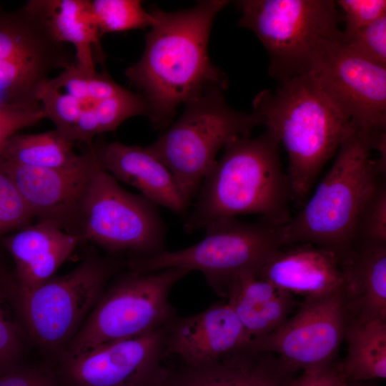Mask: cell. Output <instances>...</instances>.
Segmentation results:
<instances>
[{
  "mask_svg": "<svg viewBox=\"0 0 386 386\" xmlns=\"http://www.w3.org/2000/svg\"><path fill=\"white\" fill-rule=\"evenodd\" d=\"M91 9L99 34L121 32L151 27L152 12H147L138 0H93Z\"/></svg>",
  "mask_w": 386,
  "mask_h": 386,
  "instance_id": "obj_27",
  "label": "cell"
},
{
  "mask_svg": "<svg viewBox=\"0 0 386 386\" xmlns=\"http://www.w3.org/2000/svg\"><path fill=\"white\" fill-rule=\"evenodd\" d=\"M74 61V53L27 3L13 11L0 9V106H41L49 74Z\"/></svg>",
  "mask_w": 386,
  "mask_h": 386,
  "instance_id": "obj_12",
  "label": "cell"
},
{
  "mask_svg": "<svg viewBox=\"0 0 386 386\" xmlns=\"http://www.w3.org/2000/svg\"><path fill=\"white\" fill-rule=\"evenodd\" d=\"M347 386H375L371 381L368 382H349Z\"/></svg>",
  "mask_w": 386,
  "mask_h": 386,
  "instance_id": "obj_36",
  "label": "cell"
},
{
  "mask_svg": "<svg viewBox=\"0 0 386 386\" xmlns=\"http://www.w3.org/2000/svg\"><path fill=\"white\" fill-rule=\"evenodd\" d=\"M9 279L0 267V375L19 367L24 349L21 327L8 311L11 303Z\"/></svg>",
  "mask_w": 386,
  "mask_h": 386,
  "instance_id": "obj_29",
  "label": "cell"
},
{
  "mask_svg": "<svg viewBox=\"0 0 386 386\" xmlns=\"http://www.w3.org/2000/svg\"><path fill=\"white\" fill-rule=\"evenodd\" d=\"M34 217L0 160V239L31 224Z\"/></svg>",
  "mask_w": 386,
  "mask_h": 386,
  "instance_id": "obj_30",
  "label": "cell"
},
{
  "mask_svg": "<svg viewBox=\"0 0 386 386\" xmlns=\"http://www.w3.org/2000/svg\"><path fill=\"white\" fill-rule=\"evenodd\" d=\"M252 338L227 301L167 327L165 355L175 356L184 367H195L249 348Z\"/></svg>",
  "mask_w": 386,
  "mask_h": 386,
  "instance_id": "obj_17",
  "label": "cell"
},
{
  "mask_svg": "<svg viewBox=\"0 0 386 386\" xmlns=\"http://www.w3.org/2000/svg\"><path fill=\"white\" fill-rule=\"evenodd\" d=\"M114 272V265L89 256L67 274L29 290L9 278V297L24 337L44 354L56 357L79 330Z\"/></svg>",
  "mask_w": 386,
  "mask_h": 386,
  "instance_id": "obj_5",
  "label": "cell"
},
{
  "mask_svg": "<svg viewBox=\"0 0 386 386\" xmlns=\"http://www.w3.org/2000/svg\"><path fill=\"white\" fill-rule=\"evenodd\" d=\"M366 244H386L385 179L378 182L363 204L354 227L351 248Z\"/></svg>",
  "mask_w": 386,
  "mask_h": 386,
  "instance_id": "obj_28",
  "label": "cell"
},
{
  "mask_svg": "<svg viewBox=\"0 0 386 386\" xmlns=\"http://www.w3.org/2000/svg\"><path fill=\"white\" fill-rule=\"evenodd\" d=\"M345 339V358L340 361L349 382H368L386 377V319H348Z\"/></svg>",
  "mask_w": 386,
  "mask_h": 386,
  "instance_id": "obj_25",
  "label": "cell"
},
{
  "mask_svg": "<svg viewBox=\"0 0 386 386\" xmlns=\"http://www.w3.org/2000/svg\"><path fill=\"white\" fill-rule=\"evenodd\" d=\"M340 361L303 370L297 377H293L289 386H347Z\"/></svg>",
  "mask_w": 386,
  "mask_h": 386,
  "instance_id": "obj_34",
  "label": "cell"
},
{
  "mask_svg": "<svg viewBox=\"0 0 386 386\" xmlns=\"http://www.w3.org/2000/svg\"><path fill=\"white\" fill-rule=\"evenodd\" d=\"M223 91L209 89L187 102L181 117L149 145L170 170L190 204L215 164L218 152L233 139L250 135L262 124L254 112L229 106Z\"/></svg>",
  "mask_w": 386,
  "mask_h": 386,
  "instance_id": "obj_6",
  "label": "cell"
},
{
  "mask_svg": "<svg viewBox=\"0 0 386 386\" xmlns=\"http://www.w3.org/2000/svg\"><path fill=\"white\" fill-rule=\"evenodd\" d=\"M342 263L348 319H386V244L354 246Z\"/></svg>",
  "mask_w": 386,
  "mask_h": 386,
  "instance_id": "obj_23",
  "label": "cell"
},
{
  "mask_svg": "<svg viewBox=\"0 0 386 386\" xmlns=\"http://www.w3.org/2000/svg\"><path fill=\"white\" fill-rule=\"evenodd\" d=\"M189 272L172 267L154 272L131 269L120 276L105 288L59 355H77L101 344L167 326L177 317L169 293Z\"/></svg>",
  "mask_w": 386,
  "mask_h": 386,
  "instance_id": "obj_8",
  "label": "cell"
},
{
  "mask_svg": "<svg viewBox=\"0 0 386 386\" xmlns=\"http://www.w3.org/2000/svg\"><path fill=\"white\" fill-rule=\"evenodd\" d=\"M1 9V6H0V9Z\"/></svg>",
  "mask_w": 386,
  "mask_h": 386,
  "instance_id": "obj_37",
  "label": "cell"
},
{
  "mask_svg": "<svg viewBox=\"0 0 386 386\" xmlns=\"http://www.w3.org/2000/svg\"><path fill=\"white\" fill-rule=\"evenodd\" d=\"M277 138L265 130L258 137H236L204 177L183 229H204L213 222L253 214L282 227L292 218L290 180L282 170Z\"/></svg>",
  "mask_w": 386,
  "mask_h": 386,
  "instance_id": "obj_2",
  "label": "cell"
},
{
  "mask_svg": "<svg viewBox=\"0 0 386 386\" xmlns=\"http://www.w3.org/2000/svg\"><path fill=\"white\" fill-rule=\"evenodd\" d=\"M341 37L320 46L309 71L372 148L386 137V67L357 55Z\"/></svg>",
  "mask_w": 386,
  "mask_h": 386,
  "instance_id": "obj_13",
  "label": "cell"
},
{
  "mask_svg": "<svg viewBox=\"0 0 386 386\" xmlns=\"http://www.w3.org/2000/svg\"><path fill=\"white\" fill-rule=\"evenodd\" d=\"M39 100L55 129L72 143L87 145L96 135L115 130L131 117H149L150 112L142 94L122 87L105 69H86L75 61L50 78Z\"/></svg>",
  "mask_w": 386,
  "mask_h": 386,
  "instance_id": "obj_9",
  "label": "cell"
},
{
  "mask_svg": "<svg viewBox=\"0 0 386 386\" xmlns=\"http://www.w3.org/2000/svg\"><path fill=\"white\" fill-rule=\"evenodd\" d=\"M252 105L287 152L292 198L302 207L325 164L356 130L310 71L260 91Z\"/></svg>",
  "mask_w": 386,
  "mask_h": 386,
  "instance_id": "obj_3",
  "label": "cell"
},
{
  "mask_svg": "<svg viewBox=\"0 0 386 386\" xmlns=\"http://www.w3.org/2000/svg\"><path fill=\"white\" fill-rule=\"evenodd\" d=\"M79 157L74 150V143L56 129L36 134L16 133L7 140L0 152V158L4 161L39 168L69 167Z\"/></svg>",
  "mask_w": 386,
  "mask_h": 386,
  "instance_id": "obj_26",
  "label": "cell"
},
{
  "mask_svg": "<svg viewBox=\"0 0 386 386\" xmlns=\"http://www.w3.org/2000/svg\"><path fill=\"white\" fill-rule=\"evenodd\" d=\"M335 4L340 9L344 24L342 35L364 28L386 15L385 0H339Z\"/></svg>",
  "mask_w": 386,
  "mask_h": 386,
  "instance_id": "obj_32",
  "label": "cell"
},
{
  "mask_svg": "<svg viewBox=\"0 0 386 386\" xmlns=\"http://www.w3.org/2000/svg\"><path fill=\"white\" fill-rule=\"evenodd\" d=\"M167 327L61 355L51 372L62 386H163Z\"/></svg>",
  "mask_w": 386,
  "mask_h": 386,
  "instance_id": "obj_14",
  "label": "cell"
},
{
  "mask_svg": "<svg viewBox=\"0 0 386 386\" xmlns=\"http://www.w3.org/2000/svg\"><path fill=\"white\" fill-rule=\"evenodd\" d=\"M81 239L49 221H38L6 237L4 245L16 266L14 285L29 290L54 277Z\"/></svg>",
  "mask_w": 386,
  "mask_h": 386,
  "instance_id": "obj_20",
  "label": "cell"
},
{
  "mask_svg": "<svg viewBox=\"0 0 386 386\" xmlns=\"http://www.w3.org/2000/svg\"><path fill=\"white\" fill-rule=\"evenodd\" d=\"M224 297L252 339L276 330L297 305L293 295L254 271L235 276L228 284Z\"/></svg>",
  "mask_w": 386,
  "mask_h": 386,
  "instance_id": "obj_22",
  "label": "cell"
},
{
  "mask_svg": "<svg viewBox=\"0 0 386 386\" xmlns=\"http://www.w3.org/2000/svg\"><path fill=\"white\" fill-rule=\"evenodd\" d=\"M101 167L117 180L129 184L155 204L184 215L190 205L173 174L149 146L119 142L95 145Z\"/></svg>",
  "mask_w": 386,
  "mask_h": 386,
  "instance_id": "obj_19",
  "label": "cell"
},
{
  "mask_svg": "<svg viewBox=\"0 0 386 386\" xmlns=\"http://www.w3.org/2000/svg\"><path fill=\"white\" fill-rule=\"evenodd\" d=\"M341 40L351 51L377 65L386 67V15Z\"/></svg>",
  "mask_w": 386,
  "mask_h": 386,
  "instance_id": "obj_31",
  "label": "cell"
},
{
  "mask_svg": "<svg viewBox=\"0 0 386 386\" xmlns=\"http://www.w3.org/2000/svg\"><path fill=\"white\" fill-rule=\"evenodd\" d=\"M0 160L34 218L78 234L81 204L99 163L95 145H88L76 163L61 168L27 167Z\"/></svg>",
  "mask_w": 386,
  "mask_h": 386,
  "instance_id": "obj_16",
  "label": "cell"
},
{
  "mask_svg": "<svg viewBox=\"0 0 386 386\" xmlns=\"http://www.w3.org/2000/svg\"><path fill=\"white\" fill-rule=\"evenodd\" d=\"M0 386H60L50 370L20 367L0 375Z\"/></svg>",
  "mask_w": 386,
  "mask_h": 386,
  "instance_id": "obj_35",
  "label": "cell"
},
{
  "mask_svg": "<svg viewBox=\"0 0 386 386\" xmlns=\"http://www.w3.org/2000/svg\"><path fill=\"white\" fill-rule=\"evenodd\" d=\"M45 21L59 41L73 45L75 62L90 70L105 58L101 35L89 0H30L26 2Z\"/></svg>",
  "mask_w": 386,
  "mask_h": 386,
  "instance_id": "obj_24",
  "label": "cell"
},
{
  "mask_svg": "<svg viewBox=\"0 0 386 386\" xmlns=\"http://www.w3.org/2000/svg\"><path fill=\"white\" fill-rule=\"evenodd\" d=\"M239 26L259 39L269 73L283 82L307 72L326 41L342 36V19L331 0H242Z\"/></svg>",
  "mask_w": 386,
  "mask_h": 386,
  "instance_id": "obj_7",
  "label": "cell"
},
{
  "mask_svg": "<svg viewBox=\"0 0 386 386\" xmlns=\"http://www.w3.org/2000/svg\"><path fill=\"white\" fill-rule=\"evenodd\" d=\"M369 141L355 132L301 211L280 229L282 247L308 243L343 259L350 252L359 212L378 182L385 179L372 158Z\"/></svg>",
  "mask_w": 386,
  "mask_h": 386,
  "instance_id": "obj_4",
  "label": "cell"
},
{
  "mask_svg": "<svg viewBox=\"0 0 386 386\" xmlns=\"http://www.w3.org/2000/svg\"><path fill=\"white\" fill-rule=\"evenodd\" d=\"M228 3L205 0L189 9L151 11L144 52L125 75L147 102L155 129L166 130L181 104L227 88V76L209 59L208 42L216 16Z\"/></svg>",
  "mask_w": 386,
  "mask_h": 386,
  "instance_id": "obj_1",
  "label": "cell"
},
{
  "mask_svg": "<svg viewBox=\"0 0 386 386\" xmlns=\"http://www.w3.org/2000/svg\"><path fill=\"white\" fill-rule=\"evenodd\" d=\"M257 273L282 290L305 299L343 290L345 281L342 259L332 251L308 243L280 247Z\"/></svg>",
  "mask_w": 386,
  "mask_h": 386,
  "instance_id": "obj_18",
  "label": "cell"
},
{
  "mask_svg": "<svg viewBox=\"0 0 386 386\" xmlns=\"http://www.w3.org/2000/svg\"><path fill=\"white\" fill-rule=\"evenodd\" d=\"M294 373L276 355L247 348L204 365L169 372L164 386H289Z\"/></svg>",
  "mask_w": 386,
  "mask_h": 386,
  "instance_id": "obj_21",
  "label": "cell"
},
{
  "mask_svg": "<svg viewBox=\"0 0 386 386\" xmlns=\"http://www.w3.org/2000/svg\"><path fill=\"white\" fill-rule=\"evenodd\" d=\"M343 290L305 299L294 316L270 333L252 339L249 348L276 355L294 372L335 361L348 321Z\"/></svg>",
  "mask_w": 386,
  "mask_h": 386,
  "instance_id": "obj_15",
  "label": "cell"
},
{
  "mask_svg": "<svg viewBox=\"0 0 386 386\" xmlns=\"http://www.w3.org/2000/svg\"><path fill=\"white\" fill-rule=\"evenodd\" d=\"M156 206L123 189L99 163L81 204L77 234L112 252L160 254L167 250L166 229Z\"/></svg>",
  "mask_w": 386,
  "mask_h": 386,
  "instance_id": "obj_11",
  "label": "cell"
},
{
  "mask_svg": "<svg viewBox=\"0 0 386 386\" xmlns=\"http://www.w3.org/2000/svg\"><path fill=\"white\" fill-rule=\"evenodd\" d=\"M281 227L262 219L254 222L237 217L222 219L207 225L204 238L189 247L132 257L127 264L139 272L172 267L199 271L215 292L224 297L226 288L235 276L257 272L282 247Z\"/></svg>",
  "mask_w": 386,
  "mask_h": 386,
  "instance_id": "obj_10",
  "label": "cell"
},
{
  "mask_svg": "<svg viewBox=\"0 0 386 386\" xmlns=\"http://www.w3.org/2000/svg\"><path fill=\"white\" fill-rule=\"evenodd\" d=\"M46 118L42 106H0V152L7 140L24 128Z\"/></svg>",
  "mask_w": 386,
  "mask_h": 386,
  "instance_id": "obj_33",
  "label": "cell"
}]
</instances>
